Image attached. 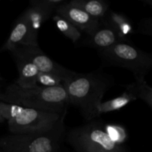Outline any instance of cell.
Returning a JSON list of instances; mask_svg holds the SVG:
<instances>
[{
  "mask_svg": "<svg viewBox=\"0 0 152 152\" xmlns=\"http://www.w3.org/2000/svg\"><path fill=\"white\" fill-rule=\"evenodd\" d=\"M97 51L105 66L126 68L134 74L136 80L144 79L152 68V55L142 51L129 42H120Z\"/></svg>",
  "mask_w": 152,
  "mask_h": 152,
  "instance_id": "4",
  "label": "cell"
},
{
  "mask_svg": "<svg viewBox=\"0 0 152 152\" xmlns=\"http://www.w3.org/2000/svg\"><path fill=\"white\" fill-rule=\"evenodd\" d=\"M126 91L120 96L104 102H102L99 104L97 109L99 116L102 114H107L118 111L137 99L136 94L129 85L126 86Z\"/></svg>",
  "mask_w": 152,
  "mask_h": 152,
  "instance_id": "14",
  "label": "cell"
},
{
  "mask_svg": "<svg viewBox=\"0 0 152 152\" xmlns=\"http://www.w3.org/2000/svg\"><path fill=\"white\" fill-rule=\"evenodd\" d=\"M56 14L62 16L80 31L86 33L88 36L93 34L99 26L100 21L92 17L86 12L65 1L55 10Z\"/></svg>",
  "mask_w": 152,
  "mask_h": 152,
  "instance_id": "9",
  "label": "cell"
},
{
  "mask_svg": "<svg viewBox=\"0 0 152 152\" xmlns=\"http://www.w3.org/2000/svg\"><path fill=\"white\" fill-rule=\"evenodd\" d=\"M68 2L99 21L103 19L109 9V4L103 0H72Z\"/></svg>",
  "mask_w": 152,
  "mask_h": 152,
  "instance_id": "15",
  "label": "cell"
},
{
  "mask_svg": "<svg viewBox=\"0 0 152 152\" xmlns=\"http://www.w3.org/2000/svg\"><path fill=\"white\" fill-rule=\"evenodd\" d=\"M64 120L48 132L13 134L1 143L9 152H57L65 131Z\"/></svg>",
  "mask_w": 152,
  "mask_h": 152,
  "instance_id": "6",
  "label": "cell"
},
{
  "mask_svg": "<svg viewBox=\"0 0 152 152\" xmlns=\"http://www.w3.org/2000/svg\"><path fill=\"white\" fill-rule=\"evenodd\" d=\"M129 86L134 91L137 97L145 101L152 108V88L146 84L145 80H136V83Z\"/></svg>",
  "mask_w": 152,
  "mask_h": 152,
  "instance_id": "18",
  "label": "cell"
},
{
  "mask_svg": "<svg viewBox=\"0 0 152 152\" xmlns=\"http://www.w3.org/2000/svg\"><path fill=\"white\" fill-rule=\"evenodd\" d=\"M100 22L114 30L123 42H129V37L134 33L133 25L130 19L120 12L108 9Z\"/></svg>",
  "mask_w": 152,
  "mask_h": 152,
  "instance_id": "11",
  "label": "cell"
},
{
  "mask_svg": "<svg viewBox=\"0 0 152 152\" xmlns=\"http://www.w3.org/2000/svg\"><path fill=\"white\" fill-rule=\"evenodd\" d=\"M104 129L110 139L120 146H123L129 139L127 130L121 125L104 124Z\"/></svg>",
  "mask_w": 152,
  "mask_h": 152,
  "instance_id": "17",
  "label": "cell"
},
{
  "mask_svg": "<svg viewBox=\"0 0 152 152\" xmlns=\"http://www.w3.org/2000/svg\"><path fill=\"white\" fill-rule=\"evenodd\" d=\"M52 18L56 24V28L65 37L71 39L74 43H77L80 41L82 37L81 31L59 15H53Z\"/></svg>",
  "mask_w": 152,
  "mask_h": 152,
  "instance_id": "16",
  "label": "cell"
},
{
  "mask_svg": "<svg viewBox=\"0 0 152 152\" xmlns=\"http://www.w3.org/2000/svg\"><path fill=\"white\" fill-rule=\"evenodd\" d=\"M120 42L123 41L114 30L100 22V26L93 34L88 36L86 43L88 45L99 50L108 48Z\"/></svg>",
  "mask_w": 152,
  "mask_h": 152,
  "instance_id": "12",
  "label": "cell"
},
{
  "mask_svg": "<svg viewBox=\"0 0 152 152\" xmlns=\"http://www.w3.org/2000/svg\"><path fill=\"white\" fill-rule=\"evenodd\" d=\"M13 57L19 71V78L16 84L22 88H31L37 86V80L39 71L31 62L16 56Z\"/></svg>",
  "mask_w": 152,
  "mask_h": 152,
  "instance_id": "13",
  "label": "cell"
},
{
  "mask_svg": "<svg viewBox=\"0 0 152 152\" xmlns=\"http://www.w3.org/2000/svg\"><path fill=\"white\" fill-rule=\"evenodd\" d=\"M145 3H147V4H150V5L152 6V0H145Z\"/></svg>",
  "mask_w": 152,
  "mask_h": 152,
  "instance_id": "21",
  "label": "cell"
},
{
  "mask_svg": "<svg viewBox=\"0 0 152 152\" xmlns=\"http://www.w3.org/2000/svg\"><path fill=\"white\" fill-rule=\"evenodd\" d=\"M65 79L56 74L50 73L40 72L37 76V84L38 86L45 88H53L62 86Z\"/></svg>",
  "mask_w": 152,
  "mask_h": 152,
  "instance_id": "19",
  "label": "cell"
},
{
  "mask_svg": "<svg viewBox=\"0 0 152 152\" xmlns=\"http://www.w3.org/2000/svg\"><path fill=\"white\" fill-rule=\"evenodd\" d=\"M68 143L77 152H126L124 146L114 143L98 121H91L84 126L69 131Z\"/></svg>",
  "mask_w": 152,
  "mask_h": 152,
  "instance_id": "5",
  "label": "cell"
},
{
  "mask_svg": "<svg viewBox=\"0 0 152 152\" xmlns=\"http://www.w3.org/2000/svg\"><path fill=\"white\" fill-rule=\"evenodd\" d=\"M38 34H36L22 14L19 16L10 34L5 48L13 49L19 45H39Z\"/></svg>",
  "mask_w": 152,
  "mask_h": 152,
  "instance_id": "10",
  "label": "cell"
},
{
  "mask_svg": "<svg viewBox=\"0 0 152 152\" xmlns=\"http://www.w3.org/2000/svg\"><path fill=\"white\" fill-rule=\"evenodd\" d=\"M4 99L10 104L60 114L66 112L70 104L63 86L22 88L15 83L8 88Z\"/></svg>",
  "mask_w": 152,
  "mask_h": 152,
  "instance_id": "2",
  "label": "cell"
},
{
  "mask_svg": "<svg viewBox=\"0 0 152 152\" xmlns=\"http://www.w3.org/2000/svg\"><path fill=\"white\" fill-rule=\"evenodd\" d=\"M0 114L8 120L12 133L25 134L50 130L65 118L66 112L60 114L13 104L0 103Z\"/></svg>",
  "mask_w": 152,
  "mask_h": 152,
  "instance_id": "3",
  "label": "cell"
},
{
  "mask_svg": "<svg viewBox=\"0 0 152 152\" xmlns=\"http://www.w3.org/2000/svg\"><path fill=\"white\" fill-rule=\"evenodd\" d=\"M140 31L145 34H152V19L145 21L140 25Z\"/></svg>",
  "mask_w": 152,
  "mask_h": 152,
  "instance_id": "20",
  "label": "cell"
},
{
  "mask_svg": "<svg viewBox=\"0 0 152 152\" xmlns=\"http://www.w3.org/2000/svg\"><path fill=\"white\" fill-rule=\"evenodd\" d=\"M13 56L21 58L35 65L40 72L50 73L66 79L75 73L49 58L39 45H19L11 49Z\"/></svg>",
  "mask_w": 152,
  "mask_h": 152,
  "instance_id": "7",
  "label": "cell"
},
{
  "mask_svg": "<svg viewBox=\"0 0 152 152\" xmlns=\"http://www.w3.org/2000/svg\"><path fill=\"white\" fill-rule=\"evenodd\" d=\"M65 2V0H32L21 14L37 34L42 24L48 20L56 9Z\"/></svg>",
  "mask_w": 152,
  "mask_h": 152,
  "instance_id": "8",
  "label": "cell"
},
{
  "mask_svg": "<svg viewBox=\"0 0 152 152\" xmlns=\"http://www.w3.org/2000/svg\"><path fill=\"white\" fill-rule=\"evenodd\" d=\"M115 84L111 76L100 71L86 74L75 72L64 80L62 86L69 103L80 111L87 121L99 117L98 106L104 95Z\"/></svg>",
  "mask_w": 152,
  "mask_h": 152,
  "instance_id": "1",
  "label": "cell"
}]
</instances>
